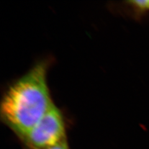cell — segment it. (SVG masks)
<instances>
[{
	"mask_svg": "<svg viewBox=\"0 0 149 149\" xmlns=\"http://www.w3.org/2000/svg\"><path fill=\"white\" fill-rule=\"evenodd\" d=\"M48 64L36 63L8 88L1 102V118L21 140L54 103L47 83Z\"/></svg>",
	"mask_w": 149,
	"mask_h": 149,
	"instance_id": "6da1fadb",
	"label": "cell"
},
{
	"mask_svg": "<svg viewBox=\"0 0 149 149\" xmlns=\"http://www.w3.org/2000/svg\"><path fill=\"white\" fill-rule=\"evenodd\" d=\"M65 140L63 116L54 104L22 141L32 149H46Z\"/></svg>",
	"mask_w": 149,
	"mask_h": 149,
	"instance_id": "7a4b0ae2",
	"label": "cell"
},
{
	"mask_svg": "<svg viewBox=\"0 0 149 149\" xmlns=\"http://www.w3.org/2000/svg\"><path fill=\"white\" fill-rule=\"evenodd\" d=\"M46 149H70V148L68 147L67 141L65 140V141L57 144V145H55L53 147H51Z\"/></svg>",
	"mask_w": 149,
	"mask_h": 149,
	"instance_id": "3957f363",
	"label": "cell"
}]
</instances>
